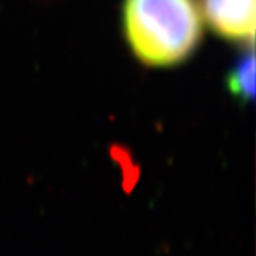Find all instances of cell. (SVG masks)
I'll use <instances>...</instances> for the list:
<instances>
[{"instance_id": "6da1fadb", "label": "cell", "mask_w": 256, "mask_h": 256, "mask_svg": "<svg viewBox=\"0 0 256 256\" xmlns=\"http://www.w3.org/2000/svg\"><path fill=\"white\" fill-rule=\"evenodd\" d=\"M121 24L132 54L162 68L188 60L204 33L198 0H122Z\"/></svg>"}, {"instance_id": "7a4b0ae2", "label": "cell", "mask_w": 256, "mask_h": 256, "mask_svg": "<svg viewBox=\"0 0 256 256\" xmlns=\"http://www.w3.org/2000/svg\"><path fill=\"white\" fill-rule=\"evenodd\" d=\"M204 22L222 38L252 48L256 0H198Z\"/></svg>"}, {"instance_id": "3957f363", "label": "cell", "mask_w": 256, "mask_h": 256, "mask_svg": "<svg viewBox=\"0 0 256 256\" xmlns=\"http://www.w3.org/2000/svg\"><path fill=\"white\" fill-rule=\"evenodd\" d=\"M228 90L240 102L246 104L255 96V56L252 48L232 66L226 77Z\"/></svg>"}]
</instances>
